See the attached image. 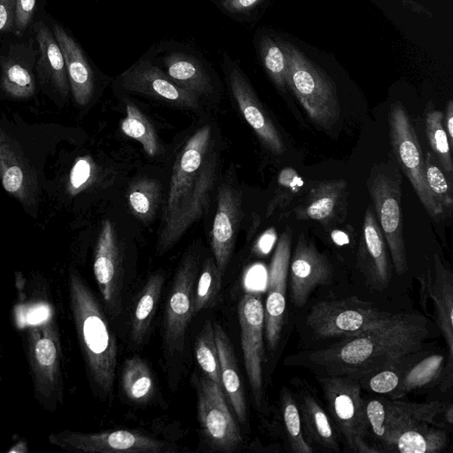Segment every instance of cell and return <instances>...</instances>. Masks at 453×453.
Wrapping results in <instances>:
<instances>
[{
    "instance_id": "6da1fadb",
    "label": "cell",
    "mask_w": 453,
    "mask_h": 453,
    "mask_svg": "<svg viewBox=\"0 0 453 453\" xmlns=\"http://www.w3.org/2000/svg\"><path fill=\"white\" fill-rule=\"evenodd\" d=\"M211 139V127L204 125L177 154L157 242L159 255L174 246L208 209L218 169Z\"/></svg>"
},
{
    "instance_id": "7a4b0ae2",
    "label": "cell",
    "mask_w": 453,
    "mask_h": 453,
    "mask_svg": "<svg viewBox=\"0 0 453 453\" xmlns=\"http://www.w3.org/2000/svg\"><path fill=\"white\" fill-rule=\"evenodd\" d=\"M427 333L424 318L394 314L387 322L365 334L347 337L313 352L311 360L326 368L332 376L357 379L403 363L420 349Z\"/></svg>"
},
{
    "instance_id": "3957f363",
    "label": "cell",
    "mask_w": 453,
    "mask_h": 453,
    "mask_svg": "<svg viewBox=\"0 0 453 453\" xmlns=\"http://www.w3.org/2000/svg\"><path fill=\"white\" fill-rule=\"evenodd\" d=\"M70 306L74 326L92 380L104 394L112 390L118 346L101 307L77 274L69 276Z\"/></svg>"
},
{
    "instance_id": "277c9868",
    "label": "cell",
    "mask_w": 453,
    "mask_h": 453,
    "mask_svg": "<svg viewBox=\"0 0 453 453\" xmlns=\"http://www.w3.org/2000/svg\"><path fill=\"white\" fill-rule=\"evenodd\" d=\"M286 58V83L310 117L324 129L331 130L340 117L334 81L298 48L275 38Z\"/></svg>"
},
{
    "instance_id": "5b68a950",
    "label": "cell",
    "mask_w": 453,
    "mask_h": 453,
    "mask_svg": "<svg viewBox=\"0 0 453 453\" xmlns=\"http://www.w3.org/2000/svg\"><path fill=\"white\" fill-rule=\"evenodd\" d=\"M402 182L399 168L392 163L374 165L367 179L373 211L399 275L408 269L401 207Z\"/></svg>"
},
{
    "instance_id": "8992f818",
    "label": "cell",
    "mask_w": 453,
    "mask_h": 453,
    "mask_svg": "<svg viewBox=\"0 0 453 453\" xmlns=\"http://www.w3.org/2000/svg\"><path fill=\"white\" fill-rule=\"evenodd\" d=\"M320 381L329 412L348 446L359 453L380 452L365 441L369 426L358 380L331 376Z\"/></svg>"
},
{
    "instance_id": "52a82bcc",
    "label": "cell",
    "mask_w": 453,
    "mask_h": 453,
    "mask_svg": "<svg viewBox=\"0 0 453 453\" xmlns=\"http://www.w3.org/2000/svg\"><path fill=\"white\" fill-rule=\"evenodd\" d=\"M389 137L392 153L411 183L419 201L429 215L440 220L444 211L431 194L425 177V165L418 137L411 119L400 102L392 104L388 112Z\"/></svg>"
},
{
    "instance_id": "ba28073f",
    "label": "cell",
    "mask_w": 453,
    "mask_h": 453,
    "mask_svg": "<svg viewBox=\"0 0 453 453\" xmlns=\"http://www.w3.org/2000/svg\"><path fill=\"white\" fill-rule=\"evenodd\" d=\"M394 314L355 298L321 301L307 316V324L320 338L357 336L387 322Z\"/></svg>"
},
{
    "instance_id": "9c48e42d",
    "label": "cell",
    "mask_w": 453,
    "mask_h": 453,
    "mask_svg": "<svg viewBox=\"0 0 453 453\" xmlns=\"http://www.w3.org/2000/svg\"><path fill=\"white\" fill-rule=\"evenodd\" d=\"M49 441L73 452L159 453L168 450V446L161 441L125 429L100 433L62 431L51 434Z\"/></svg>"
},
{
    "instance_id": "30bf717a",
    "label": "cell",
    "mask_w": 453,
    "mask_h": 453,
    "mask_svg": "<svg viewBox=\"0 0 453 453\" xmlns=\"http://www.w3.org/2000/svg\"><path fill=\"white\" fill-rule=\"evenodd\" d=\"M241 345L246 372L257 406L263 400L265 312L260 295L247 292L238 304Z\"/></svg>"
},
{
    "instance_id": "8fae6325",
    "label": "cell",
    "mask_w": 453,
    "mask_h": 453,
    "mask_svg": "<svg viewBox=\"0 0 453 453\" xmlns=\"http://www.w3.org/2000/svg\"><path fill=\"white\" fill-rule=\"evenodd\" d=\"M197 393L198 419L211 447L226 452L236 449L242 437L228 409L223 388L209 378H201Z\"/></svg>"
},
{
    "instance_id": "7c38bea8",
    "label": "cell",
    "mask_w": 453,
    "mask_h": 453,
    "mask_svg": "<svg viewBox=\"0 0 453 453\" xmlns=\"http://www.w3.org/2000/svg\"><path fill=\"white\" fill-rule=\"evenodd\" d=\"M198 263L193 255L181 262L168 297L165 318V343L170 351H181L185 332L194 316L195 284Z\"/></svg>"
},
{
    "instance_id": "4fadbf2b",
    "label": "cell",
    "mask_w": 453,
    "mask_h": 453,
    "mask_svg": "<svg viewBox=\"0 0 453 453\" xmlns=\"http://www.w3.org/2000/svg\"><path fill=\"white\" fill-rule=\"evenodd\" d=\"M291 242L292 229L288 226L278 240L268 270L264 312L265 335L270 349L277 347L284 323Z\"/></svg>"
},
{
    "instance_id": "5bb4252c",
    "label": "cell",
    "mask_w": 453,
    "mask_h": 453,
    "mask_svg": "<svg viewBox=\"0 0 453 453\" xmlns=\"http://www.w3.org/2000/svg\"><path fill=\"white\" fill-rule=\"evenodd\" d=\"M28 354L37 392L45 398H62L59 351L50 325L43 322L29 333Z\"/></svg>"
},
{
    "instance_id": "9a60e30c",
    "label": "cell",
    "mask_w": 453,
    "mask_h": 453,
    "mask_svg": "<svg viewBox=\"0 0 453 453\" xmlns=\"http://www.w3.org/2000/svg\"><path fill=\"white\" fill-rule=\"evenodd\" d=\"M123 88L176 106L196 109L199 97L174 83L160 68L149 62H139L120 75Z\"/></svg>"
},
{
    "instance_id": "2e32d148",
    "label": "cell",
    "mask_w": 453,
    "mask_h": 453,
    "mask_svg": "<svg viewBox=\"0 0 453 453\" xmlns=\"http://www.w3.org/2000/svg\"><path fill=\"white\" fill-rule=\"evenodd\" d=\"M242 215L241 192L229 184H221L218 190L217 209L211 231V247L215 264L222 276L231 258Z\"/></svg>"
},
{
    "instance_id": "e0dca14e",
    "label": "cell",
    "mask_w": 453,
    "mask_h": 453,
    "mask_svg": "<svg viewBox=\"0 0 453 453\" xmlns=\"http://www.w3.org/2000/svg\"><path fill=\"white\" fill-rule=\"evenodd\" d=\"M289 273L291 300L296 307L303 306L315 288L327 284L333 277L327 258L303 234L293 254Z\"/></svg>"
},
{
    "instance_id": "ac0fdd59",
    "label": "cell",
    "mask_w": 453,
    "mask_h": 453,
    "mask_svg": "<svg viewBox=\"0 0 453 453\" xmlns=\"http://www.w3.org/2000/svg\"><path fill=\"white\" fill-rule=\"evenodd\" d=\"M228 76L233 97L261 143L273 154H283L286 147L281 135L242 73L232 66Z\"/></svg>"
},
{
    "instance_id": "d6986e66",
    "label": "cell",
    "mask_w": 453,
    "mask_h": 453,
    "mask_svg": "<svg viewBox=\"0 0 453 453\" xmlns=\"http://www.w3.org/2000/svg\"><path fill=\"white\" fill-rule=\"evenodd\" d=\"M386 241L372 205H368L362 225L357 250V264L367 280L379 289L390 279V265Z\"/></svg>"
},
{
    "instance_id": "ffe728a7",
    "label": "cell",
    "mask_w": 453,
    "mask_h": 453,
    "mask_svg": "<svg viewBox=\"0 0 453 453\" xmlns=\"http://www.w3.org/2000/svg\"><path fill=\"white\" fill-rule=\"evenodd\" d=\"M119 265L115 231L111 222L104 220L96 242L93 270L104 301L112 313H117L119 307Z\"/></svg>"
},
{
    "instance_id": "44dd1931",
    "label": "cell",
    "mask_w": 453,
    "mask_h": 453,
    "mask_svg": "<svg viewBox=\"0 0 453 453\" xmlns=\"http://www.w3.org/2000/svg\"><path fill=\"white\" fill-rule=\"evenodd\" d=\"M434 273L428 272L421 280L422 290L434 303L438 326L449 350V363L453 357V280L438 254L434 257Z\"/></svg>"
},
{
    "instance_id": "7402d4cb",
    "label": "cell",
    "mask_w": 453,
    "mask_h": 453,
    "mask_svg": "<svg viewBox=\"0 0 453 453\" xmlns=\"http://www.w3.org/2000/svg\"><path fill=\"white\" fill-rule=\"evenodd\" d=\"M347 182L344 180L321 181L311 188L303 201L295 208L297 219H313L326 226L336 219L345 207Z\"/></svg>"
},
{
    "instance_id": "603a6c76",
    "label": "cell",
    "mask_w": 453,
    "mask_h": 453,
    "mask_svg": "<svg viewBox=\"0 0 453 453\" xmlns=\"http://www.w3.org/2000/svg\"><path fill=\"white\" fill-rule=\"evenodd\" d=\"M383 402V438L381 443L397 434L421 426L434 424L446 404L440 401L417 403L400 401Z\"/></svg>"
},
{
    "instance_id": "cb8c5ba5",
    "label": "cell",
    "mask_w": 453,
    "mask_h": 453,
    "mask_svg": "<svg viewBox=\"0 0 453 453\" xmlns=\"http://www.w3.org/2000/svg\"><path fill=\"white\" fill-rule=\"evenodd\" d=\"M53 35L63 53L73 97L77 104L85 105L90 101L93 95L92 70L79 44L64 28L54 24Z\"/></svg>"
},
{
    "instance_id": "d4e9b609",
    "label": "cell",
    "mask_w": 453,
    "mask_h": 453,
    "mask_svg": "<svg viewBox=\"0 0 453 453\" xmlns=\"http://www.w3.org/2000/svg\"><path fill=\"white\" fill-rule=\"evenodd\" d=\"M213 330L222 388L228 396L238 420L244 423L247 418L246 401L233 347L224 329L218 323L213 325Z\"/></svg>"
},
{
    "instance_id": "484cf974",
    "label": "cell",
    "mask_w": 453,
    "mask_h": 453,
    "mask_svg": "<svg viewBox=\"0 0 453 453\" xmlns=\"http://www.w3.org/2000/svg\"><path fill=\"white\" fill-rule=\"evenodd\" d=\"M165 73L179 87L197 96H207L213 90L210 77L193 57L172 52L165 57Z\"/></svg>"
},
{
    "instance_id": "4316f807",
    "label": "cell",
    "mask_w": 453,
    "mask_h": 453,
    "mask_svg": "<svg viewBox=\"0 0 453 453\" xmlns=\"http://www.w3.org/2000/svg\"><path fill=\"white\" fill-rule=\"evenodd\" d=\"M448 442L447 434L441 429L421 426L397 434L384 445L401 453H436Z\"/></svg>"
},
{
    "instance_id": "83f0119b",
    "label": "cell",
    "mask_w": 453,
    "mask_h": 453,
    "mask_svg": "<svg viewBox=\"0 0 453 453\" xmlns=\"http://www.w3.org/2000/svg\"><path fill=\"white\" fill-rule=\"evenodd\" d=\"M298 409L303 432L317 444L339 451L337 437L331 422L316 400L309 395L303 396Z\"/></svg>"
},
{
    "instance_id": "f1b7e54d",
    "label": "cell",
    "mask_w": 453,
    "mask_h": 453,
    "mask_svg": "<svg viewBox=\"0 0 453 453\" xmlns=\"http://www.w3.org/2000/svg\"><path fill=\"white\" fill-rule=\"evenodd\" d=\"M36 40L40 52V65L65 95L68 91L67 73L61 49L54 36L42 22L36 26Z\"/></svg>"
},
{
    "instance_id": "f546056e",
    "label": "cell",
    "mask_w": 453,
    "mask_h": 453,
    "mask_svg": "<svg viewBox=\"0 0 453 453\" xmlns=\"http://www.w3.org/2000/svg\"><path fill=\"white\" fill-rule=\"evenodd\" d=\"M164 277L152 275L142 289L132 319V339L140 342L147 334L162 291Z\"/></svg>"
},
{
    "instance_id": "4dcf8cb0",
    "label": "cell",
    "mask_w": 453,
    "mask_h": 453,
    "mask_svg": "<svg viewBox=\"0 0 453 453\" xmlns=\"http://www.w3.org/2000/svg\"><path fill=\"white\" fill-rule=\"evenodd\" d=\"M121 384L127 398L134 403H146L154 393L151 372L147 364L138 357L126 361L121 372Z\"/></svg>"
},
{
    "instance_id": "1f68e13d",
    "label": "cell",
    "mask_w": 453,
    "mask_h": 453,
    "mask_svg": "<svg viewBox=\"0 0 453 453\" xmlns=\"http://www.w3.org/2000/svg\"><path fill=\"white\" fill-rule=\"evenodd\" d=\"M161 197V186L155 179L140 178L131 183L127 202L131 212L143 223L155 215Z\"/></svg>"
},
{
    "instance_id": "d6a6232c",
    "label": "cell",
    "mask_w": 453,
    "mask_h": 453,
    "mask_svg": "<svg viewBox=\"0 0 453 453\" xmlns=\"http://www.w3.org/2000/svg\"><path fill=\"white\" fill-rule=\"evenodd\" d=\"M127 116L121 121V131L129 138L139 142L150 157L158 151L157 136L152 124L142 111L132 102L126 104Z\"/></svg>"
},
{
    "instance_id": "836d02e7",
    "label": "cell",
    "mask_w": 453,
    "mask_h": 453,
    "mask_svg": "<svg viewBox=\"0 0 453 453\" xmlns=\"http://www.w3.org/2000/svg\"><path fill=\"white\" fill-rule=\"evenodd\" d=\"M442 355H431L403 372L400 385L395 397H401L406 393L420 388L436 380L443 367Z\"/></svg>"
},
{
    "instance_id": "e575fe53",
    "label": "cell",
    "mask_w": 453,
    "mask_h": 453,
    "mask_svg": "<svg viewBox=\"0 0 453 453\" xmlns=\"http://www.w3.org/2000/svg\"><path fill=\"white\" fill-rule=\"evenodd\" d=\"M443 114L434 109L427 111L426 116V129L433 155L437 159L443 172L450 177L453 173L451 146L448 134L442 124Z\"/></svg>"
},
{
    "instance_id": "d590c367",
    "label": "cell",
    "mask_w": 453,
    "mask_h": 453,
    "mask_svg": "<svg viewBox=\"0 0 453 453\" xmlns=\"http://www.w3.org/2000/svg\"><path fill=\"white\" fill-rule=\"evenodd\" d=\"M195 352L196 361L207 378L222 388L214 330L209 320L204 323L196 338Z\"/></svg>"
},
{
    "instance_id": "8d00e7d4",
    "label": "cell",
    "mask_w": 453,
    "mask_h": 453,
    "mask_svg": "<svg viewBox=\"0 0 453 453\" xmlns=\"http://www.w3.org/2000/svg\"><path fill=\"white\" fill-rule=\"evenodd\" d=\"M223 276L219 272L215 261L206 259L197 279L194 295V315L210 308L217 303Z\"/></svg>"
},
{
    "instance_id": "74e56055",
    "label": "cell",
    "mask_w": 453,
    "mask_h": 453,
    "mask_svg": "<svg viewBox=\"0 0 453 453\" xmlns=\"http://www.w3.org/2000/svg\"><path fill=\"white\" fill-rule=\"evenodd\" d=\"M281 413L290 448L295 453H311L313 449L303 435L298 405L291 393L284 388L280 397Z\"/></svg>"
},
{
    "instance_id": "f35d334b",
    "label": "cell",
    "mask_w": 453,
    "mask_h": 453,
    "mask_svg": "<svg viewBox=\"0 0 453 453\" xmlns=\"http://www.w3.org/2000/svg\"><path fill=\"white\" fill-rule=\"evenodd\" d=\"M258 47L266 73L280 89L285 90L286 58L282 49L276 39L267 35L261 36Z\"/></svg>"
},
{
    "instance_id": "ab89813d",
    "label": "cell",
    "mask_w": 453,
    "mask_h": 453,
    "mask_svg": "<svg viewBox=\"0 0 453 453\" xmlns=\"http://www.w3.org/2000/svg\"><path fill=\"white\" fill-rule=\"evenodd\" d=\"M424 165L426 181L434 200L443 211L451 208L453 204L451 188L432 152H426Z\"/></svg>"
},
{
    "instance_id": "60d3db41",
    "label": "cell",
    "mask_w": 453,
    "mask_h": 453,
    "mask_svg": "<svg viewBox=\"0 0 453 453\" xmlns=\"http://www.w3.org/2000/svg\"><path fill=\"white\" fill-rule=\"evenodd\" d=\"M303 186V180L294 168H283L278 174L275 195L268 204L267 216L278 208L282 209L288 206Z\"/></svg>"
},
{
    "instance_id": "b9f144b4",
    "label": "cell",
    "mask_w": 453,
    "mask_h": 453,
    "mask_svg": "<svg viewBox=\"0 0 453 453\" xmlns=\"http://www.w3.org/2000/svg\"><path fill=\"white\" fill-rule=\"evenodd\" d=\"M402 364V363H401ZM401 364L389 365L376 372H373L363 378L364 388L377 394H389L398 388L403 370Z\"/></svg>"
},
{
    "instance_id": "7bdbcfd3",
    "label": "cell",
    "mask_w": 453,
    "mask_h": 453,
    "mask_svg": "<svg viewBox=\"0 0 453 453\" xmlns=\"http://www.w3.org/2000/svg\"><path fill=\"white\" fill-rule=\"evenodd\" d=\"M2 81L4 89L14 96L24 97L34 93L35 84L32 75L19 64L5 66Z\"/></svg>"
},
{
    "instance_id": "ee69618b",
    "label": "cell",
    "mask_w": 453,
    "mask_h": 453,
    "mask_svg": "<svg viewBox=\"0 0 453 453\" xmlns=\"http://www.w3.org/2000/svg\"><path fill=\"white\" fill-rule=\"evenodd\" d=\"M94 170V163L88 157L77 159L70 173L72 189L78 192L86 187L93 179Z\"/></svg>"
},
{
    "instance_id": "f6af8a7d",
    "label": "cell",
    "mask_w": 453,
    "mask_h": 453,
    "mask_svg": "<svg viewBox=\"0 0 453 453\" xmlns=\"http://www.w3.org/2000/svg\"><path fill=\"white\" fill-rule=\"evenodd\" d=\"M36 0H16L15 27L19 32L24 31L33 18Z\"/></svg>"
},
{
    "instance_id": "bcb514c9",
    "label": "cell",
    "mask_w": 453,
    "mask_h": 453,
    "mask_svg": "<svg viewBox=\"0 0 453 453\" xmlns=\"http://www.w3.org/2000/svg\"><path fill=\"white\" fill-rule=\"evenodd\" d=\"M16 0H0V32L9 31L15 25Z\"/></svg>"
},
{
    "instance_id": "7dc6e473",
    "label": "cell",
    "mask_w": 453,
    "mask_h": 453,
    "mask_svg": "<svg viewBox=\"0 0 453 453\" xmlns=\"http://www.w3.org/2000/svg\"><path fill=\"white\" fill-rule=\"evenodd\" d=\"M261 0H221L224 7L232 12H246L256 6Z\"/></svg>"
},
{
    "instance_id": "c3c4849f",
    "label": "cell",
    "mask_w": 453,
    "mask_h": 453,
    "mask_svg": "<svg viewBox=\"0 0 453 453\" xmlns=\"http://www.w3.org/2000/svg\"><path fill=\"white\" fill-rule=\"evenodd\" d=\"M276 240L274 228L266 230L257 242L256 250L260 254H266L273 247Z\"/></svg>"
},
{
    "instance_id": "681fc988",
    "label": "cell",
    "mask_w": 453,
    "mask_h": 453,
    "mask_svg": "<svg viewBox=\"0 0 453 453\" xmlns=\"http://www.w3.org/2000/svg\"><path fill=\"white\" fill-rule=\"evenodd\" d=\"M446 133L448 134L450 146L453 144V101L449 100L446 106L445 113Z\"/></svg>"
},
{
    "instance_id": "f907efd6",
    "label": "cell",
    "mask_w": 453,
    "mask_h": 453,
    "mask_svg": "<svg viewBox=\"0 0 453 453\" xmlns=\"http://www.w3.org/2000/svg\"><path fill=\"white\" fill-rule=\"evenodd\" d=\"M400 1L402 2V4L404 6L408 7L409 9H411L413 12H420V13L431 16L430 12L426 8H424L419 4L414 2L413 0H400Z\"/></svg>"
},
{
    "instance_id": "816d5d0a",
    "label": "cell",
    "mask_w": 453,
    "mask_h": 453,
    "mask_svg": "<svg viewBox=\"0 0 453 453\" xmlns=\"http://www.w3.org/2000/svg\"><path fill=\"white\" fill-rule=\"evenodd\" d=\"M332 240L337 245H344L349 242L348 235L340 230H334L331 234Z\"/></svg>"
},
{
    "instance_id": "f5cc1de1",
    "label": "cell",
    "mask_w": 453,
    "mask_h": 453,
    "mask_svg": "<svg viewBox=\"0 0 453 453\" xmlns=\"http://www.w3.org/2000/svg\"><path fill=\"white\" fill-rule=\"evenodd\" d=\"M445 412V419L449 424L453 423V407L452 404L446 405L444 411Z\"/></svg>"
},
{
    "instance_id": "db71d44e",
    "label": "cell",
    "mask_w": 453,
    "mask_h": 453,
    "mask_svg": "<svg viewBox=\"0 0 453 453\" xmlns=\"http://www.w3.org/2000/svg\"><path fill=\"white\" fill-rule=\"evenodd\" d=\"M27 449L25 446V444H23V442H19V444H16L14 447H12V449H11L8 452H27Z\"/></svg>"
}]
</instances>
